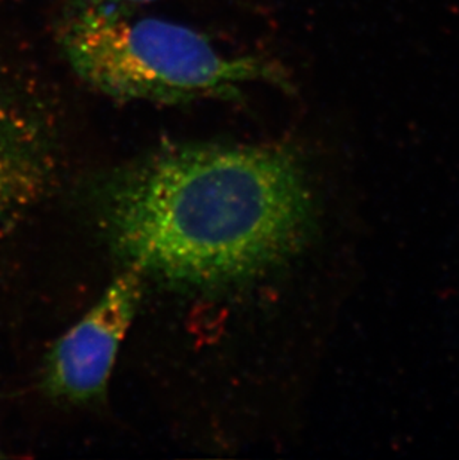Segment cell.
<instances>
[{
  "label": "cell",
  "mask_w": 459,
  "mask_h": 460,
  "mask_svg": "<svg viewBox=\"0 0 459 460\" xmlns=\"http://www.w3.org/2000/svg\"><path fill=\"white\" fill-rule=\"evenodd\" d=\"M92 200L127 267L202 289L276 269L317 222L304 161L279 144L166 145L104 174Z\"/></svg>",
  "instance_id": "6da1fadb"
},
{
  "label": "cell",
  "mask_w": 459,
  "mask_h": 460,
  "mask_svg": "<svg viewBox=\"0 0 459 460\" xmlns=\"http://www.w3.org/2000/svg\"><path fill=\"white\" fill-rule=\"evenodd\" d=\"M122 0H69L57 40L70 69L118 102L240 101L252 85L291 92L288 72L260 56H229L191 27L136 13Z\"/></svg>",
  "instance_id": "7a4b0ae2"
},
{
  "label": "cell",
  "mask_w": 459,
  "mask_h": 460,
  "mask_svg": "<svg viewBox=\"0 0 459 460\" xmlns=\"http://www.w3.org/2000/svg\"><path fill=\"white\" fill-rule=\"evenodd\" d=\"M143 278L129 267L86 316L52 344L42 378L48 395L72 404L104 398L118 350L142 300Z\"/></svg>",
  "instance_id": "3957f363"
},
{
  "label": "cell",
  "mask_w": 459,
  "mask_h": 460,
  "mask_svg": "<svg viewBox=\"0 0 459 460\" xmlns=\"http://www.w3.org/2000/svg\"><path fill=\"white\" fill-rule=\"evenodd\" d=\"M50 160L40 135L0 115V224L26 210L44 192Z\"/></svg>",
  "instance_id": "277c9868"
},
{
  "label": "cell",
  "mask_w": 459,
  "mask_h": 460,
  "mask_svg": "<svg viewBox=\"0 0 459 460\" xmlns=\"http://www.w3.org/2000/svg\"><path fill=\"white\" fill-rule=\"evenodd\" d=\"M124 4H131V6H140V4H154V2H160V0H122Z\"/></svg>",
  "instance_id": "5b68a950"
}]
</instances>
